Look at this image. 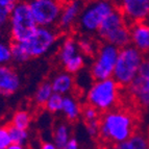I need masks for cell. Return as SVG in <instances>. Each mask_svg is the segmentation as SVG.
Listing matches in <instances>:
<instances>
[{"mask_svg":"<svg viewBox=\"0 0 149 149\" xmlns=\"http://www.w3.org/2000/svg\"><path fill=\"white\" fill-rule=\"evenodd\" d=\"M134 134V120L129 113L112 109L102 115L99 122L100 139L112 145L126 141Z\"/></svg>","mask_w":149,"mask_h":149,"instance_id":"obj_1","label":"cell"},{"mask_svg":"<svg viewBox=\"0 0 149 149\" xmlns=\"http://www.w3.org/2000/svg\"><path fill=\"white\" fill-rule=\"evenodd\" d=\"M119 90L114 78L94 80L86 93L87 104L97 109L100 113H107L114 109L119 101Z\"/></svg>","mask_w":149,"mask_h":149,"instance_id":"obj_2","label":"cell"},{"mask_svg":"<svg viewBox=\"0 0 149 149\" xmlns=\"http://www.w3.org/2000/svg\"><path fill=\"white\" fill-rule=\"evenodd\" d=\"M8 27L12 42H25L33 33L38 25L32 16L28 1L21 0L14 8Z\"/></svg>","mask_w":149,"mask_h":149,"instance_id":"obj_3","label":"cell"},{"mask_svg":"<svg viewBox=\"0 0 149 149\" xmlns=\"http://www.w3.org/2000/svg\"><path fill=\"white\" fill-rule=\"evenodd\" d=\"M116 10V3L112 0H94L84 6L77 26L86 35H93L99 29L100 25L107 16Z\"/></svg>","mask_w":149,"mask_h":149,"instance_id":"obj_4","label":"cell"},{"mask_svg":"<svg viewBox=\"0 0 149 149\" xmlns=\"http://www.w3.org/2000/svg\"><path fill=\"white\" fill-rule=\"evenodd\" d=\"M142 52L132 45L121 48L115 66L113 78L120 87H128L143 63Z\"/></svg>","mask_w":149,"mask_h":149,"instance_id":"obj_5","label":"cell"},{"mask_svg":"<svg viewBox=\"0 0 149 149\" xmlns=\"http://www.w3.org/2000/svg\"><path fill=\"white\" fill-rule=\"evenodd\" d=\"M120 49L109 43L102 42L90 67V74L94 80L113 78Z\"/></svg>","mask_w":149,"mask_h":149,"instance_id":"obj_6","label":"cell"},{"mask_svg":"<svg viewBox=\"0 0 149 149\" xmlns=\"http://www.w3.org/2000/svg\"><path fill=\"white\" fill-rule=\"evenodd\" d=\"M58 38V31L54 27L38 26L33 33L22 43L31 60L39 58L49 53L57 43Z\"/></svg>","mask_w":149,"mask_h":149,"instance_id":"obj_7","label":"cell"},{"mask_svg":"<svg viewBox=\"0 0 149 149\" xmlns=\"http://www.w3.org/2000/svg\"><path fill=\"white\" fill-rule=\"evenodd\" d=\"M28 3L38 26L54 27L58 23L65 2L62 0H30Z\"/></svg>","mask_w":149,"mask_h":149,"instance_id":"obj_8","label":"cell"},{"mask_svg":"<svg viewBox=\"0 0 149 149\" xmlns=\"http://www.w3.org/2000/svg\"><path fill=\"white\" fill-rule=\"evenodd\" d=\"M127 89L140 105L149 107V60L143 61L137 75Z\"/></svg>","mask_w":149,"mask_h":149,"instance_id":"obj_9","label":"cell"},{"mask_svg":"<svg viewBox=\"0 0 149 149\" xmlns=\"http://www.w3.org/2000/svg\"><path fill=\"white\" fill-rule=\"evenodd\" d=\"M117 5L126 21L132 23L144 21L149 15V0H117Z\"/></svg>","mask_w":149,"mask_h":149,"instance_id":"obj_10","label":"cell"},{"mask_svg":"<svg viewBox=\"0 0 149 149\" xmlns=\"http://www.w3.org/2000/svg\"><path fill=\"white\" fill-rule=\"evenodd\" d=\"M84 8V4L80 0H71L64 3L61 17L57 26L63 31H67L78 22L79 16Z\"/></svg>","mask_w":149,"mask_h":149,"instance_id":"obj_11","label":"cell"},{"mask_svg":"<svg viewBox=\"0 0 149 149\" xmlns=\"http://www.w3.org/2000/svg\"><path fill=\"white\" fill-rule=\"evenodd\" d=\"M21 88V78L12 66H0V95L10 96Z\"/></svg>","mask_w":149,"mask_h":149,"instance_id":"obj_12","label":"cell"},{"mask_svg":"<svg viewBox=\"0 0 149 149\" xmlns=\"http://www.w3.org/2000/svg\"><path fill=\"white\" fill-rule=\"evenodd\" d=\"M132 44L140 52L149 51V25L144 21L136 22L129 26Z\"/></svg>","mask_w":149,"mask_h":149,"instance_id":"obj_13","label":"cell"},{"mask_svg":"<svg viewBox=\"0 0 149 149\" xmlns=\"http://www.w3.org/2000/svg\"><path fill=\"white\" fill-rule=\"evenodd\" d=\"M51 87H52L53 93L60 94L62 96L71 95L75 88V78L73 74H70L67 71L57 72L53 75L50 80Z\"/></svg>","mask_w":149,"mask_h":149,"instance_id":"obj_14","label":"cell"},{"mask_svg":"<svg viewBox=\"0 0 149 149\" xmlns=\"http://www.w3.org/2000/svg\"><path fill=\"white\" fill-rule=\"evenodd\" d=\"M125 24H127L126 19L124 18L123 14L118 8H116L102 22L99 29L97 31V35L103 41L109 33H112L113 31L117 30L118 28H120L121 26H123Z\"/></svg>","mask_w":149,"mask_h":149,"instance_id":"obj_15","label":"cell"},{"mask_svg":"<svg viewBox=\"0 0 149 149\" xmlns=\"http://www.w3.org/2000/svg\"><path fill=\"white\" fill-rule=\"evenodd\" d=\"M80 53L77 40L73 37H66L57 50V61L64 67L68 62Z\"/></svg>","mask_w":149,"mask_h":149,"instance_id":"obj_16","label":"cell"},{"mask_svg":"<svg viewBox=\"0 0 149 149\" xmlns=\"http://www.w3.org/2000/svg\"><path fill=\"white\" fill-rule=\"evenodd\" d=\"M82 107H80L78 100L72 95L64 96L63 100L62 113L64 114L65 118L70 122L76 121L81 116Z\"/></svg>","mask_w":149,"mask_h":149,"instance_id":"obj_17","label":"cell"},{"mask_svg":"<svg viewBox=\"0 0 149 149\" xmlns=\"http://www.w3.org/2000/svg\"><path fill=\"white\" fill-rule=\"evenodd\" d=\"M149 141L144 134H134L126 141L114 144L109 149H148Z\"/></svg>","mask_w":149,"mask_h":149,"instance_id":"obj_18","label":"cell"},{"mask_svg":"<svg viewBox=\"0 0 149 149\" xmlns=\"http://www.w3.org/2000/svg\"><path fill=\"white\" fill-rule=\"evenodd\" d=\"M53 143L57 146L58 149H62L68 144V142L71 140V128L69 124L66 122H61L57 123L53 130Z\"/></svg>","mask_w":149,"mask_h":149,"instance_id":"obj_19","label":"cell"},{"mask_svg":"<svg viewBox=\"0 0 149 149\" xmlns=\"http://www.w3.org/2000/svg\"><path fill=\"white\" fill-rule=\"evenodd\" d=\"M53 94V90L50 81H43L38 86L33 94V102L38 107H45L51 95Z\"/></svg>","mask_w":149,"mask_h":149,"instance_id":"obj_20","label":"cell"},{"mask_svg":"<svg viewBox=\"0 0 149 149\" xmlns=\"http://www.w3.org/2000/svg\"><path fill=\"white\" fill-rule=\"evenodd\" d=\"M21 0H0V26L6 27L13 10Z\"/></svg>","mask_w":149,"mask_h":149,"instance_id":"obj_21","label":"cell"},{"mask_svg":"<svg viewBox=\"0 0 149 149\" xmlns=\"http://www.w3.org/2000/svg\"><path fill=\"white\" fill-rule=\"evenodd\" d=\"M12 49V61L17 64H24L30 60L27 51L24 48L22 42H12L10 43Z\"/></svg>","mask_w":149,"mask_h":149,"instance_id":"obj_22","label":"cell"},{"mask_svg":"<svg viewBox=\"0 0 149 149\" xmlns=\"http://www.w3.org/2000/svg\"><path fill=\"white\" fill-rule=\"evenodd\" d=\"M77 43H78L79 51L85 55L86 57L94 56V55L96 54L97 50H98V47H99V45L89 37L79 38V39L77 40Z\"/></svg>","mask_w":149,"mask_h":149,"instance_id":"obj_23","label":"cell"},{"mask_svg":"<svg viewBox=\"0 0 149 149\" xmlns=\"http://www.w3.org/2000/svg\"><path fill=\"white\" fill-rule=\"evenodd\" d=\"M30 123H31V115L24 109L17 111L13 115L12 121H10V125L20 129H26V130L30 126Z\"/></svg>","mask_w":149,"mask_h":149,"instance_id":"obj_24","label":"cell"},{"mask_svg":"<svg viewBox=\"0 0 149 149\" xmlns=\"http://www.w3.org/2000/svg\"><path fill=\"white\" fill-rule=\"evenodd\" d=\"M8 134H10V138L12 143H16V144H21V145H25L27 143L28 138H29L28 130L17 128V127L13 126V125L8 126Z\"/></svg>","mask_w":149,"mask_h":149,"instance_id":"obj_25","label":"cell"},{"mask_svg":"<svg viewBox=\"0 0 149 149\" xmlns=\"http://www.w3.org/2000/svg\"><path fill=\"white\" fill-rule=\"evenodd\" d=\"M86 58L87 57L80 52L74 58H72L70 62H68L63 68H64L65 71L69 72L70 74H76L79 71H81L84 69V67L86 66Z\"/></svg>","mask_w":149,"mask_h":149,"instance_id":"obj_26","label":"cell"},{"mask_svg":"<svg viewBox=\"0 0 149 149\" xmlns=\"http://www.w3.org/2000/svg\"><path fill=\"white\" fill-rule=\"evenodd\" d=\"M63 100H64V96L56 93H53L51 95L48 101L45 104V109L49 113L52 114H56V113L62 112V107H63Z\"/></svg>","mask_w":149,"mask_h":149,"instance_id":"obj_27","label":"cell"},{"mask_svg":"<svg viewBox=\"0 0 149 149\" xmlns=\"http://www.w3.org/2000/svg\"><path fill=\"white\" fill-rule=\"evenodd\" d=\"M81 116L85 120L86 123L88 122H93V121H99L101 118V113L94 107L90 104H86L82 107L81 111Z\"/></svg>","mask_w":149,"mask_h":149,"instance_id":"obj_28","label":"cell"},{"mask_svg":"<svg viewBox=\"0 0 149 149\" xmlns=\"http://www.w3.org/2000/svg\"><path fill=\"white\" fill-rule=\"evenodd\" d=\"M12 62L10 43L0 41V66H5Z\"/></svg>","mask_w":149,"mask_h":149,"instance_id":"obj_29","label":"cell"},{"mask_svg":"<svg viewBox=\"0 0 149 149\" xmlns=\"http://www.w3.org/2000/svg\"><path fill=\"white\" fill-rule=\"evenodd\" d=\"M10 134H8V127L0 126V149H6L10 145Z\"/></svg>","mask_w":149,"mask_h":149,"instance_id":"obj_30","label":"cell"},{"mask_svg":"<svg viewBox=\"0 0 149 149\" xmlns=\"http://www.w3.org/2000/svg\"><path fill=\"white\" fill-rule=\"evenodd\" d=\"M99 121H93V122H88L86 123V128H87V132L91 136V137H97L99 134Z\"/></svg>","mask_w":149,"mask_h":149,"instance_id":"obj_31","label":"cell"},{"mask_svg":"<svg viewBox=\"0 0 149 149\" xmlns=\"http://www.w3.org/2000/svg\"><path fill=\"white\" fill-rule=\"evenodd\" d=\"M62 149H80V148H79V144H78L77 139L74 137H72L71 140L68 142V144L65 147H63Z\"/></svg>","mask_w":149,"mask_h":149,"instance_id":"obj_32","label":"cell"},{"mask_svg":"<svg viewBox=\"0 0 149 149\" xmlns=\"http://www.w3.org/2000/svg\"><path fill=\"white\" fill-rule=\"evenodd\" d=\"M41 149H58L53 142L45 141L41 144Z\"/></svg>","mask_w":149,"mask_h":149,"instance_id":"obj_33","label":"cell"},{"mask_svg":"<svg viewBox=\"0 0 149 149\" xmlns=\"http://www.w3.org/2000/svg\"><path fill=\"white\" fill-rule=\"evenodd\" d=\"M6 149H25L24 145L16 144V143H10V145Z\"/></svg>","mask_w":149,"mask_h":149,"instance_id":"obj_34","label":"cell"},{"mask_svg":"<svg viewBox=\"0 0 149 149\" xmlns=\"http://www.w3.org/2000/svg\"><path fill=\"white\" fill-rule=\"evenodd\" d=\"M2 36H3V27L0 26V41H1V39H2Z\"/></svg>","mask_w":149,"mask_h":149,"instance_id":"obj_35","label":"cell"},{"mask_svg":"<svg viewBox=\"0 0 149 149\" xmlns=\"http://www.w3.org/2000/svg\"><path fill=\"white\" fill-rule=\"evenodd\" d=\"M28 1H30V0H28Z\"/></svg>","mask_w":149,"mask_h":149,"instance_id":"obj_36","label":"cell"},{"mask_svg":"<svg viewBox=\"0 0 149 149\" xmlns=\"http://www.w3.org/2000/svg\"><path fill=\"white\" fill-rule=\"evenodd\" d=\"M148 149H149V148H148Z\"/></svg>","mask_w":149,"mask_h":149,"instance_id":"obj_37","label":"cell"}]
</instances>
